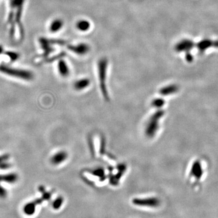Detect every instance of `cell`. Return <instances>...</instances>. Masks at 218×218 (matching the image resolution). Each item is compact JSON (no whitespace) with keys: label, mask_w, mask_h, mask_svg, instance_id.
Listing matches in <instances>:
<instances>
[{"label":"cell","mask_w":218,"mask_h":218,"mask_svg":"<svg viewBox=\"0 0 218 218\" xmlns=\"http://www.w3.org/2000/svg\"><path fill=\"white\" fill-rule=\"evenodd\" d=\"M177 90V87L176 86H170L165 88H162L160 90V94L163 95H167V94H170L173 91H175Z\"/></svg>","instance_id":"obj_16"},{"label":"cell","mask_w":218,"mask_h":218,"mask_svg":"<svg viewBox=\"0 0 218 218\" xmlns=\"http://www.w3.org/2000/svg\"><path fill=\"white\" fill-rule=\"evenodd\" d=\"M0 71L6 75L17 77L24 80H31L33 77L32 72L29 71L14 68L6 65H2L0 66Z\"/></svg>","instance_id":"obj_3"},{"label":"cell","mask_w":218,"mask_h":218,"mask_svg":"<svg viewBox=\"0 0 218 218\" xmlns=\"http://www.w3.org/2000/svg\"><path fill=\"white\" fill-rule=\"evenodd\" d=\"M37 205L36 204V203L35 202H32L30 203L27 204L24 206L23 209V211L24 213L28 216H31L32 214H33L35 212L36 210V206Z\"/></svg>","instance_id":"obj_12"},{"label":"cell","mask_w":218,"mask_h":218,"mask_svg":"<svg viewBox=\"0 0 218 218\" xmlns=\"http://www.w3.org/2000/svg\"><path fill=\"white\" fill-rule=\"evenodd\" d=\"M6 54L9 57V58L13 60V61H15L18 59V55L15 53V52H7L6 53Z\"/></svg>","instance_id":"obj_18"},{"label":"cell","mask_w":218,"mask_h":218,"mask_svg":"<svg viewBox=\"0 0 218 218\" xmlns=\"http://www.w3.org/2000/svg\"><path fill=\"white\" fill-rule=\"evenodd\" d=\"M68 157V154L65 151H60L54 154L51 159L50 162L54 165H58L64 163Z\"/></svg>","instance_id":"obj_6"},{"label":"cell","mask_w":218,"mask_h":218,"mask_svg":"<svg viewBox=\"0 0 218 218\" xmlns=\"http://www.w3.org/2000/svg\"><path fill=\"white\" fill-rule=\"evenodd\" d=\"M93 174L95 176L103 178L104 176V170L102 168H99L93 171Z\"/></svg>","instance_id":"obj_17"},{"label":"cell","mask_w":218,"mask_h":218,"mask_svg":"<svg viewBox=\"0 0 218 218\" xmlns=\"http://www.w3.org/2000/svg\"><path fill=\"white\" fill-rule=\"evenodd\" d=\"M3 52V47H2V45H0V55H1Z\"/></svg>","instance_id":"obj_20"},{"label":"cell","mask_w":218,"mask_h":218,"mask_svg":"<svg viewBox=\"0 0 218 218\" xmlns=\"http://www.w3.org/2000/svg\"><path fill=\"white\" fill-rule=\"evenodd\" d=\"M193 43L190 40H183L176 46V50L178 52L189 51L193 47Z\"/></svg>","instance_id":"obj_7"},{"label":"cell","mask_w":218,"mask_h":218,"mask_svg":"<svg viewBox=\"0 0 218 218\" xmlns=\"http://www.w3.org/2000/svg\"><path fill=\"white\" fill-rule=\"evenodd\" d=\"M64 202V198L61 196L57 198L52 203V207L55 210H58Z\"/></svg>","instance_id":"obj_15"},{"label":"cell","mask_w":218,"mask_h":218,"mask_svg":"<svg viewBox=\"0 0 218 218\" xmlns=\"http://www.w3.org/2000/svg\"><path fill=\"white\" fill-rule=\"evenodd\" d=\"M63 26V22L60 19H56L53 21L50 26V30L52 32H56L59 30Z\"/></svg>","instance_id":"obj_13"},{"label":"cell","mask_w":218,"mask_h":218,"mask_svg":"<svg viewBox=\"0 0 218 218\" xmlns=\"http://www.w3.org/2000/svg\"><path fill=\"white\" fill-rule=\"evenodd\" d=\"M90 84V79L88 78H83L76 81L74 84V88L75 90L80 91L87 88Z\"/></svg>","instance_id":"obj_8"},{"label":"cell","mask_w":218,"mask_h":218,"mask_svg":"<svg viewBox=\"0 0 218 218\" xmlns=\"http://www.w3.org/2000/svg\"><path fill=\"white\" fill-rule=\"evenodd\" d=\"M186 58H187V60L188 61H192V60H193V58H192L191 55L190 53H187V56H186Z\"/></svg>","instance_id":"obj_19"},{"label":"cell","mask_w":218,"mask_h":218,"mask_svg":"<svg viewBox=\"0 0 218 218\" xmlns=\"http://www.w3.org/2000/svg\"><path fill=\"white\" fill-rule=\"evenodd\" d=\"M89 27H90V23L86 20L80 21L79 22H78V24H77V28L81 31L87 30L89 29Z\"/></svg>","instance_id":"obj_14"},{"label":"cell","mask_w":218,"mask_h":218,"mask_svg":"<svg viewBox=\"0 0 218 218\" xmlns=\"http://www.w3.org/2000/svg\"><path fill=\"white\" fill-rule=\"evenodd\" d=\"M135 205L144 207L156 208L160 204V201L156 197H149L145 198H134L132 201Z\"/></svg>","instance_id":"obj_5"},{"label":"cell","mask_w":218,"mask_h":218,"mask_svg":"<svg viewBox=\"0 0 218 218\" xmlns=\"http://www.w3.org/2000/svg\"><path fill=\"white\" fill-rule=\"evenodd\" d=\"M163 115V112L158 111L153 114L151 118L149 119L145 130V135L147 137H153L155 136L159 128V120Z\"/></svg>","instance_id":"obj_4"},{"label":"cell","mask_w":218,"mask_h":218,"mask_svg":"<svg viewBox=\"0 0 218 218\" xmlns=\"http://www.w3.org/2000/svg\"><path fill=\"white\" fill-rule=\"evenodd\" d=\"M24 0H10L7 18L9 33L11 38L15 37L17 29L20 36H23V29L21 24V17Z\"/></svg>","instance_id":"obj_1"},{"label":"cell","mask_w":218,"mask_h":218,"mask_svg":"<svg viewBox=\"0 0 218 218\" xmlns=\"http://www.w3.org/2000/svg\"><path fill=\"white\" fill-rule=\"evenodd\" d=\"M213 46H215V47H218V41L212 42L210 40H203L201 42H200L199 43H198V47L201 51H204L206 48L210 47L211 46H213Z\"/></svg>","instance_id":"obj_9"},{"label":"cell","mask_w":218,"mask_h":218,"mask_svg":"<svg viewBox=\"0 0 218 218\" xmlns=\"http://www.w3.org/2000/svg\"><path fill=\"white\" fill-rule=\"evenodd\" d=\"M58 68L60 74L63 77H67L69 75V68H68L65 61H60L58 63Z\"/></svg>","instance_id":"obj_11"},{"label":"cell","mask_w":218,"mask_h":218,"mask_svg":"<svg viewBox=\"0 0 218 218\" xmlns=\"http://www.w3.org/2000/svg\"><path fill=\"white\" fill-rule=\"evenodd\" d=\"M107 61L105 59L101 60L98 64V72H99V80L100 88L101 90V93L104 96V98L106 99H109V94L108 91L106 87V76H107Z\"/></svg>","instance_id":"obj_2"},{"label":"cell","mask_w":218,"mask_h":218,"mask_svg":"<svg viewBox=\"0 0 218 218\" xmlns=\"http://www.w3.org/2000/svg\"><path fill=\"white\" fill-rule=\"evenodd\" d=\"M191 175L196 179V180H200L202 176V170H201L200 164H194V165H193Z\"/></svg>","instance_id":"obj_10"}]
</instances>
